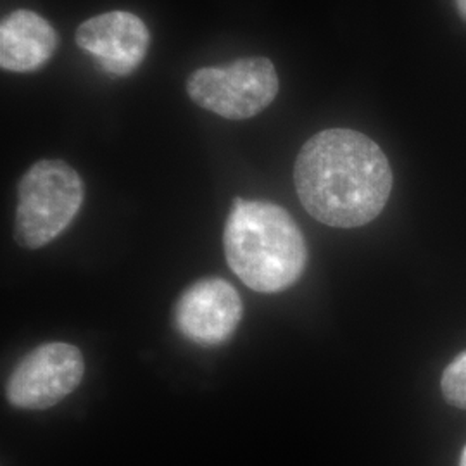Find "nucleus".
<instances>
[{"mask_svg": "<svg viewBox=\"0 0 466 466\" xmlns=\"http://www.w3.org/2000/svg\"><path fill=\"white\" fill-rule=\"evenodd\" d=\"M82 350L66 342H49L30 350L13 370L5 398L17 410L44 411L78 389L84 380Z\"/></svg>", "mask_w": 466, "mask_h": 466, "instance_id": "obj_5", "label": "nucleus"}, {"mask_svg": "<svg viewBox=\"0 0 466 466\" xmlns=\"http://www.w3.org/2000/svg\"><path fill=\"white\" fill-rule=\"evenodd\" d=\"M85 200L82 177L61 159H42L17 184L15 240L35 250L56 240L78 217Z\"/></svg>", "mask_w": 466, "mask_h": 466, "instance_id": "obj_3", "label": "nucleus"}, {"mask_svg": "<svg viewBox=\"0 0 466 466\" xmlns=\"http://www.w3.org/2000/svg\"><path fill=\"white\" fill-rule=\"evenodd\" d=\"M460 466H466V448L463 450V454H461V461H460Z\"/></svg>", "mask_w": 466, "mask_h": 466, "instance_id": "obj_11", "label": "nucleus"}, {"mask_svg": "<svg viewBox=\"0 0 466 466\" xmlns=\"http://www.w3.org/2000/svg\"><path fill=\"white\" fill-rule=\"evenodd\" d=\"M146 23L128 11H109L84 21L76 30V46L94 56L99 66L127 76L140 66L149 50Z\"/></svg>", "mask_w": 466, "mask_h": 466, "instance_id": "obj_7", "label": "nucleus"}, {"mask_svg": "<svg viewBox=\"0 0 466 466\" xmlns=\"http://www.w3.org/2000/svg\"><path fill=\"white\" fill-rule=\"evenodd\" d=\"M441 389L450 404L466 410V350L456 356L444 370Z\"/></svg>", "mask_w": 466, "mask_h": 466, "instance_id": "obj_9", "label": "nucleus"}, {"mask_svg": "<svg viewBox=\"0 0 466 466\" xmlns=\"http://www.w3.org/2000/svg\"><path fill=\"white\" fill-rule=\"evenodd\" d=\"M244 304L235 287L221 279L192 283L173 309L175 329L192 344L215 348L225 344L238 329Z\"/></svg>", "mask_w": 466, "mask_h": 466, "instance_id": "obj_6", "label": "nucleus"}, {"mask_svg": "<svg viewBox=\"0 0 466 466\" xmlns=\"http://www.w3.org/2000/svg\"><path fill=\"white\" fill-rule=\"evenodd\" d=\"M456 2V7H458V13L461 15L463 19H466V0H454Z\"/></svg>", "mask_w": 466, "mask_h": 466, "instance_id": "obj_10", "label": "nucleus"}, {"mask_svg": "<svg viewBox=\"0 0 466 466\" xmlns=\"http://www.w3.org/2000/svg\"><path fill=\"white\" fill-rule=\"evenodd\" d=\"M59 46V35L46 17L17 9L0 25V66L11 73H32L46 66Z\"/></svg>", "mask_w": 466, "mask_h": 466, "instance_id": "obj_8", "label": "nucleus"}, {"mask_svg": "<svg viewBox=\"0 0 466 466\" xmlns=\"http://www.w3.org/2000/svg\"><path fill=\"white\" fill-rule=\"evenodd\" d=\"M294 184L300 204L319 223L358 228L382 213L394 177L375 140L350 128H330L300 147Z\"/></svg>", "mask_w": 466, "mask_h": 466, "instance_id": "obj_1", "label": "nucleus"}, {"mask_svg": "<svg viewBox=\"0 0 466 466\" xmlns=\"http://www.w3.org/2000/svg\"><path fill=\"white\" fill-rule=\"evenodd\" d=\"M280 90L275 65L261 56L242 57L225 66L196 69L187 78V94L199 107L230 121L263 113Z\"/></svg>", "mask_w": 466, "mask_h": 466, "instance_id": "obj_4", "label": "nucleus"}, {"mask_svg": "<svg viewBox=\"0 0 466 466\" xmlns=\"http://www.w3.org/2000/svg\"><path fill=\"white\" fill-rule=\"evenodd\" d=\"M223 246L233 273L259 294L292 287L308 265V246L298 223L268 200H233Z\"/></svg>", "mask_w": 466, "mask_h": 466, "instance_id": "obj_2", "label": "nucleus"}]
</instances>
